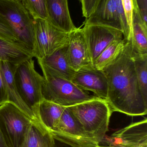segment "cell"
Masks as SVG:
<instances>
[{"mask_svg": "<svg viewBox=\"0 0 147 147\" xmlns=\"http://www.w3.org/2000/svg\"><path fill=\"white\" fill-rule=\"evenodd\" d=\"M102 70L108 80L106 100L113 112L131 116L147 115V104L136 76L131 40L126 41L117 57Z\"/></svg>", "mask_w": 147, "mask_h": 147, "instance_id": "obj_1", "label": "cell"}, {"mask_svg": "<svg viewBox=\"0 0 147 147\" xmlns=\"http://www.w3.org/2000/svg\"><path fill=\"white\" fill-rule=\"evenodd\" d=\"M38 63L43 72L42 94L44 99L68 107L98 98L79 89L71 81L39 61Z\"/></svg>", "mask_w": 147, "mask_h": 147, "instance_id": "obj_2", "label": "cell"}, {"mask_svg": "<svg viewBox=\"0 0 147 147\" xmlns=\"http://www.w3.org/2000/svg\"><path fill=\"white\" fill-rule=\"evenodd\" d=\"M68 108L87 134L100 144L108 130L113 113L107 100L98 97Z\"/></svg>", "mask_w": 147, "mask_h": 147, "instance_id": "obj_3", "label": "cell"}, {"mask_svg": "<svg viewBox=\"0 0 147 147\" xmlns=\"http://www.w3.org/2000/svg\"><path fill=\"white\" fill-rule=\"evenodd\" d=\"M13 66L14 79L18 92L33 111L44 99L42 94L43 76L35 70L33 58Z\"/></svg>", "mask_w": 147, "mask_h": 147, "instance_id": "obj_4", "label": "cell"}, {"mask_svg": "<svg viewBox=\"0 0 147 147\" xmlns=\"http://www.w3.org/2000/svg\"><path fill=\"white\" fill-rule=\"evenodd\" d=\"M33 57L41 60L50 56L68 43L70 33L52 24L47 19H33Z\"/></svg>", "mask_w": 147, "mask_h": 147, "instance_id": "obj_5", "label": "cell"}, {"mask_svg": "<svg viewBox=\"0 0 147 147\" xmlns=\"http://www.w3.org/2000/svg\"><path fill=\"white\" fill-rule=\"evenodd\" d=\"M11 102L0 104V131L8 147H21L33 123Z\"/></svg>", "mask_w": 147, "mask_h": 147, "instance_id": "obj_6", "label": "cell"}, {"mask_svg": "<svg viewBox=\"0 0 147 147\" xmlns=\"http://www.w3.org/2000/svg\"><path fill=\"white\" fill-rule=\"evenodd\" d=\"M0 14L20 42L32 51L34 41L33 18L21 1L0 0Z\"/></svg>", "mask_w": 147, "mask_h": 147, "instance_id": "obj_7", "label": "cell"}, {"mask_svg": "<svg viewBox=\"0 0 147 147\" xmlns=\"http://www.w3.org/2000/svg\"><path fill=\"white\" fill-rule=\"evenodd\" d=\"M55 140L71 147H96L99 143L91 139L66 107L59 122L51 133Z\"/></svg>", "mask_w": 147, "mask_h": 147, "instance_id": "obj_8", "label": "cell"}, {"mask_svg": "<svg viewBox=\"0 0 147 147\" xmlns=\"http://www.w3.org/2000/svg\"><path fill=\"white\" fill-rule=\"evenodd\" d=\"M92 65L103 51L113 41L123 38L121 30L98 25H84L82 28Z\"/></svg>", "mask_w": 147, "mask_h": 147, "instance_id": "obj_9", "label": "cell"}, {"mask_svg": "<svg viewBox=\"0 0 147 147\" xmlns=\"http://www.w3.org/2000/svg\"><path fill=\"white\" fill-rule=\"evenodd\" d=\"M71 81L81 90L90 91L97 97L107 99L108 83L105 74L92 65L77 71Z\"/></svg>", "mask_w": 147, "mask_h": 147, "instance_id": "obj_10", "label": "cell"}, {"mask_svg": "<svg viewBox=\"0 0 147 147\" xmlns=\"http://www.w3.org/2000/svg\"><path fill=\"white\" fill-rule=\"evenodd\" d=\"M110 147H147V120L132 123L107 140Z\"/></svg>", "mask_w": 147, "mask_h": 147, "instance_id": "obj_11", "label": "cell"}, {"mask_svg": "<svg viewBox=\"0 0 147 147\" xmlns=\"http://www.w3.org/2000/svg\"><path fill=\"white\" fill-rule=\"evenodd\" d=\"M67 55L71 66L76 71L92 65L82 28H77L70 33Z\"/></svg>", "mask_w": 147, "mask_h": 147, "instance_id": "obj_12", "label": "cell"}, {"mask_svg": "<svg viewBox=\"0 0 147 147\" xmlns=\"http://www.w3.org/2000/svg\"><path fill=\"white\" fill-rule=\"evenodd\" d=\"M98 25L113 28L123 32L122 23L115 0H100L96 10L85 19L83 25Z\"/></svg>", "mask_w": 147, "mask_h": 147, "instance_id": "obj_13", "label": "cell"}, {"mask_svg": "<svg viewBox=\"0 0 147 147\" xmlns=\"http://www.w3.org/2000/svg\"><path fill=\"white\" fill-rule=\"evenodd\" d=\"M47 20L55 26L67 33L77 28L72 20L68 0H46Z\"/></svg>", "mask_w": 147, "mask_h": 147, "instance_id": "obj_14", "label": "cell"}, {"mask_svg": "<svg viewBox=\"0 0 147 147\" xmlns=\"http://www.w3.org/2000/svg\"><path fill=\"white\" fill-rule=\"evenodd\" d=\"M66 108L44 98L33 112L39 124L51 133L58 123Z\"/></svg>", "mask_w": 147, "mask_h": 147, "instance_id": "obj_15", "label": "cell"}, {"mask_svg": "<svg viewBox=\"0 0 147 147\" xmlns=\"http://www.w3.org/2000/svg\"><path fill=\"white\" fill-rule=\"evenodd\" d=\"M1 66L6 82L9 102L17 106L33 122L38 123L33 112L25 103L18 92L14 79L13 65L6 60H1Z\"/></svg>", "mask_w": 147, "mask_h": 147, "instance_id": "obj_16", "label": "cell"}, {"mask_svg": "<svg viewBox=\"0 0 147 147\" xmlns=\"http://www.w3.org/2000/svg\"><path fill=\"white\" fill-rule=\"evenodd\" d=\"M68 42L47 57L37 60L71 81L76 71L69 63L67 55Z\"/></svg>", "mask_w": 147, "mask_h": 147, "instance_id": "obj_17", "label": "cell"}, {"mask_svg": "<svg viewBox=\"0 0 147 147\" xmlns=\"http://www.w3.org/2000/svg\"><path fill=\"white\" fill-rule=\"evenodd\" d=\"M33 58L32 51L22 43L0 38V58L2 60L15 65Z\"/></svg>", "mask_w": 147, "mask_h": 147, "instance_id": "obj_18", "label": "cell"}, {"mask_svg": "<svg viewBox=\"0 0 147 147\" xmlns=\"http://www.w3.org/2000/svg\"><path fill=\"white\" fill-rule=\"evenodd\" d=\"M21 147H57L55 139L50 132L39 123H33Z\"/></svg>", "mask_w": 147, "mask_h": 147, "instance_id": "obj_19", "label": "cell"}, {"mask_svg": "<svg viewBox=\"0 0 147 147\" xmlns=\"http://www.w3.org/2000/svg\"><path fill=\"white\" fill-rule=\"evenodd\" d=\"M131 41L133 51L147 54V24L142 20L140 11L134 13Z\"/></svg>", "mask_w": 147, "mask_h": 147, "instance_id": "obj_20", "label": "cell"}, {"mask_svg": "<svg viewBox=\"0 0 147 147\" xmlns=\"http://www.w3.org/2000/svg\"><path fill=\"white\" fill-rule=\"evenodd\" d=\"M126 42L123 38L113 41L97 59L93 66L97 69L102 70L105 66L117 57L124 48Z\"/></svg>", "mask_w": 147, "mask_h": 147, "instance_id": "obj_21", "label": "cell"}, {"mask_svg": "<svg viewBox=\"0 0 147 147\" xmlns=\"http://www.w3.org/2000/svg\"><path fill=\"white\" fill-rule=\"evenodd\" d=\"M133 55L140 89L147 104V54H140L133 51Z\"/></svg>", "mask_w": 147, "mask_h": 147, "instance_id": "obj_22", "label": "cell"}, {"mask_svg": "<svg viewBox=\"0 0 147 147\" xmlns=\"http://www.w3.org/2000/svg\"><path fill=\"white\" fill-rule=\"evenodd\" d=\"M22 4L33 19H47L46 0H22Z\"/></svg>", "mask_w": 147, "mask_h": 147, "instance_id": "obj_23", "label": "cell"}, {"mask_svg": "<svg viewBox=\"0 0 147 147\" xmlns=\"http://www.w3.org/2000/svg\"><path fill=\"white\" fill-rule=\"evenodd\" d=\"M128 25L132 35L133 18L134 12L140 11L137 0H121Z\"/></svg>", "mask_w": 147, "mask_h": 147, "instance_id": "obj_24", "label": "cell"}, {"mask_svg": "<svg viewBox=\"0 0 147 147\" xmlns=\"http://www.w3.org/2000/svg\"><path fill=\"white\" fill-rule=\"evenodd\" d=\"M0 38L11 42H20L4 17L0 14Z\"/></svg>", "mask_w": 147, "mask_h": 147, "instance_id": "obj_25", "label": "cell"}, {"mask_svg": "<svg viewBox=\"0 0 147 147\" xmlns=\"http://www.w3.org/2000/svg\"><path fill=\"white\" fill-rule=\"evenodd\" d=\"M100 0H81L83 16L89 18L95 11Z\"/></svg>", "mask_w": 147, "mask_h": 147, "instance_id": "obj_26", "label": "cell"}, {"mask_svg": "<svg viewBox=\"0 0 147 147\" xmlns=\"http://www.w3.org/2000/svg\"><path fill=\"white\" fill-rule=\"evenodd\" d=\"M1 60L0 58V104L8 101L6 82L2 69Z\"/></svg>", "mask_w": 147, "mask_h": 147, "instance_id": "obj_27", "label": "cell"}, {"mask_svg": "<svg viewBox=\"0 0 147 147\" xmlns=\"http://www.w3.org/2000/svg\"><path fill=\"white\" fill-rule=\"evenodd\" d=\"M141 16L143 21L147 22V0H137Z\"/></svg>", "mask_w": 147, "mask_h": 147, "instance_id": "obj_28", "label": "cell"}, {"mask_svg": "<svg viewBox=\"0 0 147 147\" xmlns=\"http://www.w3.org/2000/svg\"><path fill=\"white\" fill-rule=\"evenodd\" d=\"M0 147H8L1 131H0Z\"/></svg>", "mask_w": 147, "mask_h": 147, "instance_id": "obj_29", "label": "cell"}, {"mask_svg": "<svg viewBox=\"0 0 147 147\" xmlns=\"http://www.w3.org/2000/svg\"><path fill=\"white\" fill-rule=\"evenodd\" d=\"M96 147H110L108 146H100V145H99V146H98Z\"/></svg>", "mask_w": 147, "mask_h": 147, "instance_id": "obj_30", "label": "cell"}, {"mask_svg": "<svg viewBox=\"0 0 147 147\" xmlns=\"http://www.w3.org/2000/svg\"><path fill=\"white\" fill-rule=\"evenodd\" d=\"M15 1H22V0H15Z\"/></svg>", "mask_w": 147, "mask_h": 147, "instance_id": "obj_31", "label": "cell"}, {"mask_svg": "<svg viewBox=\"0 0 147 147\" xmlns=\"http://www.w3.org/2000/svg\"><path fill=\"white\" fill-rule=\"evenodd\" d=\"M79 1H80V2H81V0H79Z\"/></svg>", "mask_w": 147, "mask_h": 147, "instance_id": "obj_32", "label": "cell"}]
</instances>
